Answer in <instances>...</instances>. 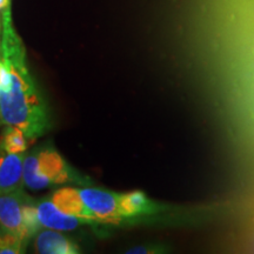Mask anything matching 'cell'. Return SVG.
<instances>
[{"label":"cell","instance_id":"1","mask_svg":"<svg viewBox=\"0 0 254 254\" xmlns=\"http://www.w3.org/2000/svg\"><path fill=\"white\" fill-rule=\"evenodd\" d=\"M0 58L6 63L11 82L0 90V124L20 128L28 140H34L51 127L47 107L26 64L23 41L14 31L11 9L2 11Z\"/></svg>","mask_w":254,"mask_h":254},{"label":"cell","instance_id":"2","mask_svg":"<svg viewBox=\"0 0 254 254\" xmlns=\"http://www.w3.org/2000/svg\"><path fill=\"white\" fill-rule=\"evenodd\" d=\"M51 200L63 212L85 222L116 224L128 219L124 207V194L94 187H64L56 190Z\"/></svg>","mask_w":254,"mask_h":254},{"label":"cell","instance_id":"3","mask_svg":"<svg viewBox=\"0 0 254 254\" xmlns=\"http://www.w3.org/2000/svg\"><path fill=\"white\" fill-rule=\"evenodd\" d=\"M24 179L31 190L65 183L84 184L81 174L75 172L53 147L39 148L25 157Z\"/></svg>","mask_w":254,"mask_h":254},{"label":"cell","instance_id":"4","mask_svg":"<svg viewBox=\"0 0 254 254\" xmlns=\"http://www.w3.org/2000/svg\"><path fill=\"white\" fill-rule=\"evenodd\" d=\"M40 228L37 205L23 190L0 192V230L14 234L27 244Z\"/></svg>","mask_w":254,"mask_h":254},{"label":"cell","instance_id":"5","mask_svg":"<svg viewBox=\"0 0 254 254\" xmlns=\"http://www.w3.org/2000/svg\"><path fill=\"white\" fill-rule=\"evenodd\" d=\"M24 153H8L0 150V192L23 190Z\"/></svg>","mask_w":254,"mask_h":254},{"label":"cell","instance_id":"6","mask_svg":"<svg viewBox=\"0 0 254 254\" xmlns=\"http://www.w3.org/2000/svg\"><path fill=\"white\" fill-rule=\"evenodd\" d=\"M37 214L41 227L50 228V230L73 231L80 225L85 224V221L81 219L59 209L52 200L39 202L37 205Z\"/></svg>","mask_w":254,"mask_h":254},{"label":"cell","instance_id":"7","mask_svg":"<svg viewBox=\"0 0 254 254\" xmlns=\"http://www.w3.org/2000/svg\"><path fill=\"white\" fill-rule=\"evenodd\" d=\"M34 249L40 254H77L80 253L79 247L63 236L59 231L46 230L39 231L34 239Z\"/></svg>","mask_w":254,"mask_h":254},{"label":"cell","instance_id":"8","mask_svg":"<svg viewBox=\"0 0 254 254\" xmlns=\"http://www.w3.org/2000/svg\"><path fill=\"white\" fill-rule=\"evenodd\" d=\"M124 207L126 209L128 219L142 214L155 213L158 211V206L154 204V201H152L139 190L124 194Z\"/></svg>","mask_w":254,"mask_h":254},{"label":"cell","instance_id":"9","mask_svg":"<svg viewBox=\"0 0 254 254\" xmlns=\"http://www.w3.org/2000/svg\"><path fill=\"white\" fill-rule=\"evenodd\" d=\"M27 136L20 128L5 126L0 138V150L8 153H24L27 148Z\"/></svg>","mask_w":254,"mask_h":254},{"label":"cell","instance_id":"10","mask_svg":"<svg viewBox=\"0 0 254 254\" xmlns=\"http://www.w3.org/2000/svg\"><path fill=\"white\" fill-rule=\"evenodd\" d=\"M26 244L14 234L2 232L0 240V254H20L25 252Z\"/></svg>","mask_w":254,"mask_h":254},{"label":"cell","instance_id":"11","mask_svg":"<svg viewBox=\"0 0 254 254\" xmlns=\"http://www.w3.org/2000/svg\"><path fill=\"white\" fill-rule=\"evenodd\" d=\"M160 246H140V247H135V249H132L129 251H127V253H159V252H164V251Z\"/></svg>","mask_w":254,"mask_h":254},{"label":"cell","instance_id":"12","mask_svg":"<svg viewBox=\"0 0 254 254\" xmlns=\"http://www.w3.org/2000/svg\"><path fill=\"white\" fill-rule=\"evenodd\" d=\"M11 4V0H0V11H4Z\"/></svg>","mask_w":254,"mask_h":254},{"label":"cell","instance_id":"13","mask_svg":"<svg viewBox=\"0 0 254 254\" xmlns=\"http://www.w3.org/2000/svg\"><path fill=\"white\" fill-rule=\"evenodd\" d=\"M0 31H1V25H0ZM0 43H1V40H0Z\"/></svg>","mask_w":254,"mask_h":254},{"label":"cell","instance_id":"14","mask_svg":"<svg viewBox=\"0 0 254 254\" xmlns=\"http://www.w3.org/2000/svg\"><path fill=\"white\" fill-rule=\"evenodd\" d=\"M0 240H1V234H0Z\"/></svg>","mask_w":254,"mask_h":254},{"label":"cell","instance_id":"15","mask_svg":"<svg viewBox=\"0 0 254 254\" xmlns=\"http://www.w3.org/2000/svg\"><path fill=\"white\" fill-rule=\"evenodd\" d=\"M1 24H2V23H1V21H0V25H1Z\"/></svg>","mask_w":254,"mask_h":254}]
</instances>
